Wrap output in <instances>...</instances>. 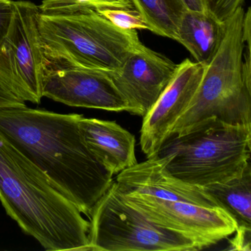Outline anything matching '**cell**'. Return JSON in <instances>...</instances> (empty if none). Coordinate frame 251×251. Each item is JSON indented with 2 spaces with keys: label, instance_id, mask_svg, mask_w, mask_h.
Segmentation results:
<instances>
[{
  "label": "cell",
  "instance_id": "14",
  "mask_svg": "<svg viewBox=\"0 0 251 251\" xmlns=\"http://www.w3.org/2000/svg\"><path fill=\"white\" fill-rule=\"evenodd\" d=\"M226 22L209 11L186 9L177 29V42L190 52L196 62L205 67L211 62L223 42Z\"/></svg>",
  "mask_w": 251,
  "mask_h": 251
},
{
  "label": "cell",
  "instance_id": "19",
  "mask_svg": "<svg viewBox=\"0 0 251 251\" xmlns=\"http://www.w3.org/2000/svg\"><path fill=\"white\" fill-rule=\"evenodd\" d=\"M14 11L13 0H0V48L9 32Z\"/></svg>",
  "mask_w": 251,
  "mask_h": 251
},
{
  "label": "cell",
  "instance_id": "16",
  "mask_svg": "<svg viewBox=\"0 0 251 251\" xmlns=\"http://www.w3.org/2000/svg\"><path fill=\"white\" fill-rule=\"evenodd\" d=\"M149 27L158 36L177 40V29L186 6L183 0H130Z\"/></svg>",
  "mask_w": 251,
  "mask_h": 251
},
{
  "label": "cell",
  "instance_id": "12",
  "mask_svg": "<svg viewBox=\"0 0 251 251\" xmlns=\"http://www.w3.org/2000/svg\"><path fill=\"white\" fill-rule=\"evenodd\" d=\"M116 183L123 193L135 192L164 201L220 207L202 187L189 184L170 174L166 168L165 158L157 155L120 172Z\"/></svg>",
  "mask_w": 251,
  "mask_h": 251
},
{
  "label": "cell",
  "instance_id": "11",
  "mask_svg": "<svg viewBox=\"0 0 251 251\" xmlns=\"http://www.w3.org/2000/svg\"><path fill=\"white\" fill-rule=\"evenodd\" d=\"M205 67L186 58L178 64L173 80L143 117L140 145L151 158L158 153L176 122L187 108L202 80Z\"/></svg>",
  "mask_w": 251,
  "mask_h": 251
},
{
  "label": "cell",
  "instance_id": "3",
  "mask_svg": "<svg viewBox=\"0 0 251 251\" xmlns=\"http://www.w3.org/2000/svg\"><path fill=\"white\" fill-rule=\"evenodd\" d=\"M39 30L47 61L117 73L140 45L136 30L113 25L95 8L73 0H43Z\"/></svg>",
  "mask_w": 251,
  "mask_h": 251
},
{
  "label": "cell",
  "instance_id": "17",
  "mask_svg": "<svg viewBox=\"0 0 251 251\" xmlns=\"http://www.w3.org/2000/svg\"><path fill=\"white\" fill-rule=\"evenodd\" d=\"M96 10L101 15L120 28L125 30H149L148 25L136 9L102 8Z\"/></svg>",
  "mask_w": 251,
  "mask_h": 251
},
{
  "label": "cell",
  "instance_id": "9",
  "mask_svg": "<svg viewBox=\"0 0 251 251\" xmlns=\"http://www.w3.org/2000/svg\"><path fill=\"white\" fill-rule=\"evenodd\" d=\"M42 96L69 106L128 111V105L109 73L96 69L47 64Z\"/></svg>",
  "mask_w": 251,
  "mask_h": 251
},
{
  "label": "cell",
  "instance_id": "13",
  "mask_svg": "<svg viewBox=\"0 0 251 251\" xmlns=\"http://www.w3.org/2000/svg\"><path fill=\"white\" fill-rule=\"evenodd\" d=\"M79 126L92 153L112 176L137 164L135 136L120 125L83 116Z\"/></svg>",
  "mask_w": 251,
  "mask_h": 251
},
{
  "label": "cell",
  "instance_id": "21",
  "mask_svg": "<svg viewBox=\"0 0 251 251\" xmlns=\"http://www.w3.org/2000/svg\"><path fill=\"white\" fill-rule=\"evenodd\" d=\"M235 233L230 249L251 251V229L236 228Z\"/></svg>",
  "mask_w": 251,
  "mask_h": 251
},
{
  "label": "cell",
  "instance_id": "8",
  "mask_svg": "<svg viewBox=\"0 0 251 251\" xmlns=\"http://www.w3.org/2000/svg\"><path fill=\"white\" fill-rule=\"evenodd\" d=\"M123 194L129 203L155 224L195 236L208 246L231 236L237 227L235 220L220 207L164 201L135 192Z\"/></svg>",
  "mask_w": 251,
  "mask_h": 251
},
{
  "label": "cell",
  "instance_id": "1",
  "mask_svg": "<svg viewBox=\"0 0 251 251\" xmlns=\"http://www.w3.org/2000/svg\"><path fill=\"white\" fill-rule=\"evenodd\" d=\"M82 117L27 105L0 108V134L89 217L113 176L88 147L79 126Z\"/></svg>",
  "mask_w": 251,
  "mask_h": 251
},
{
  "label": "cell",
  "instance_id": "22",
  "mask_svg": "<svg viewBox=\"0 0 251 251\" xmlns=\"http://www.w3.org/2000/svg\"><path fill=\"white\" fill-rule=\"evenodd\" d=\"M187 10L195 11H208L207 0H183Z\"/></svg>",
  "mask_w": 251,
  "mask_h": 251
},
{
  "label": "cell",
  "instance_id": "7",
  "mask_svg": "<svg viewBox=\"0 0 251 251\" xmlns=\"http://www.w3.org/2000/svg\"><path fill=\"white\" fill-rule=\"evenodd\" d=\"M14 17L0 48V74L25 102L40 103L48 61L39 30V7L14 1Z\"/></svg>",
  "mask_w": 251,
  "mask_h": 251
},
{
  "label": "cell",
  "instance_id": "5",
  "mask_svg": "<svg viewBox=\"0 0 251 251\" xmlns=\"http://www.w3.org/2000/svg\"><path fill=\"white\" fill-rule=\"evenodd\" d=\"M251 153V126L211 119L181 136H170L155 155L165 158L170 174L202 188L242 176Z\"/></svg>",
  "mask_w": 251,
  "mask_h": 251
},
{
  "label": "cell",
  "instance_id": "4",
  "mask_svg": "<svg viewBox=\"0 0 251 251\" xmlns=\"http://www.w3.org/2000/svg\"><path fill=\"white\" fill-rule=\"evenodd\" d=\"M244 15L240 7L226 21L221 45L205 66L195 96L170 136H181L211 119L251 126V73L244 68L243 61Z\"/></svg>",
  "mask_w": 251,
  "mask_h": 251
},
{
  "label": "cell",
  "instance_id": "20",
  "mask_svg": "<svg viewBox=\"0 0 251 251\" xmlns=\"http://www.w3.org/2000/svg\"><path fill=\"white\" fill-rule=\"evenodd\" d=\"M73 1L89 5L95 9H102V8L135 9L130 0H73Z\"/></svg>",
  "mask_w": 251,
  "mask_h": 251
},
{
  "label": "cell",
  "instance_id": "10",
  "mask_svg": "<svg viewBox=\"0 0 251 251\" xmlns=\"http://www.w3.org/2000/svg\"><path fill=\"white\" fill-rule=\"evenodd\" d=\"M177 67L141 43L118 72L109 74L127 102V112L144 117L173 80Z\"/></svg>",
  "mask_w": 251,
  "mask_h": 251
},
{
  "label": "cell",
  "instance_id": "6",
  "mask_svg": "<svg viewBox=\"0 0 251 251\" xmlns=\"http://www.w3.org/2000/svg\"><path fill=\"white\" fill-rule=\"evenodd\" d=\"M90 251H192L208 248L201 239L155 224L127 202L116 181L89 216Z\"/></svg>",
  "mask_w": 251,
  "mask_h": 251
},
{
  "label": "cell",
  "instance_id": "18",
  "mask_svg": "<svg viewBox=\"0 0 251 251\" xmlns=\"http://www.w3.org/2000/svg\"><path fill=\"white\" fill-rule=\"evenodd\" d=\"M245 0H207L208 11L220 22L227 21Z\"/></svg>",
  "mask_w": 251,
  "mask_h": 251
},
{
  "label": "cell",
  "instance_id": "15",
  "mask_svg": "<svg viewBox=\"0 0 251 251\" xmlns=\"http://www.w3.org/2000/svg\"><path fill=\"white\" fill-rule=\"evenodd\" d=\"M202 189L235 220L236 228L251 229V163L239 177Z\"/></svg>",
  "mask_w": 251,
  "mask_h": 251
},
{
  "label": "cell",
  "instance_id": "2",
  "mask_svg": "<svg viewBox=\"0 0 251 251\" xmlns=\"http://www.w3.org/2000/svg\"><path fill=\"white\" fill-rule=\"evenodd\" d=\"M0 202L22 230L46 251H90L89 222L1 134Z\"/></svg>",
  "mask_w": 251,
  "mask_h": 251
}]
</instances>
